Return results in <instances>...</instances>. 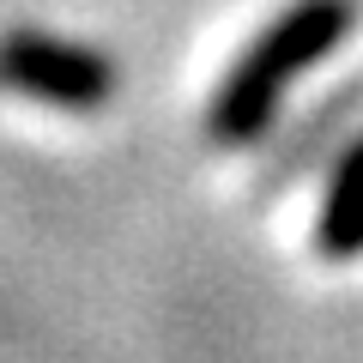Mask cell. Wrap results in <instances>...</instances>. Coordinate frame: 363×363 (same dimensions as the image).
Listing matches in <instances>:
<instances>
[{"label":"cell","instance_id":"cell-3","mask_svg":"<svg viewBox=\"0 0 363 363\" xmlns=\"http://www.w3.org/2000/svg\"><path fill=\"white\" fill-rule=\"evenodd\" d=\"M357 116H363V73L345 79L339 91H327L309 116H297L285 133H279V145H267V157H260V176H255V194L272 200V194H285L297 176H309V169L321 164L327 152H339V145L351 140Z\"/></svg>","mask_w":363,"mask_h":363},{"label":"cell","instance_id":"cell-4","mask_svg":"<svg viewBox=\"0 0 363 363\" xmlns=\"http://www.w3.org/2000/svg\"><path fill=\"white\" fill-rule=\"evenodd\" d=\"M315 255L321 260H357L363 255V128L327 164V194L315 212Z\"/></svg>","mask_w":363,"mask_h":363},{"label":"cell","instance_id":"cell-2","mask_svg":"<svg viewBox=\"0 0 363 363\" xmlns=\"http://www.w3.org/2000/svg\"><path fill=\"white\" fill-rule=\"evenodd\" d=\"M0 85L30 104L97 116L116 97V61L91 43H67L49 30H6L0 37Z\"/></svg>","mask_w":363,"mask_h":363},{"label":"cell","instance_id":"cell-1","mask_svg":"<svg viewBox=\"0 0 363 363\" xmlns=\"http://www.w3.org/2000/svg\"><path fill=\"white\" fill-rule=\"evenodd\" d=\"M351 30H357V0H291L218 79L206 104V140L218 152H248L272 128L285 91L309 67H321Z\"/></svg>","mask_w":363,"mask_h":363}]
</instances>
